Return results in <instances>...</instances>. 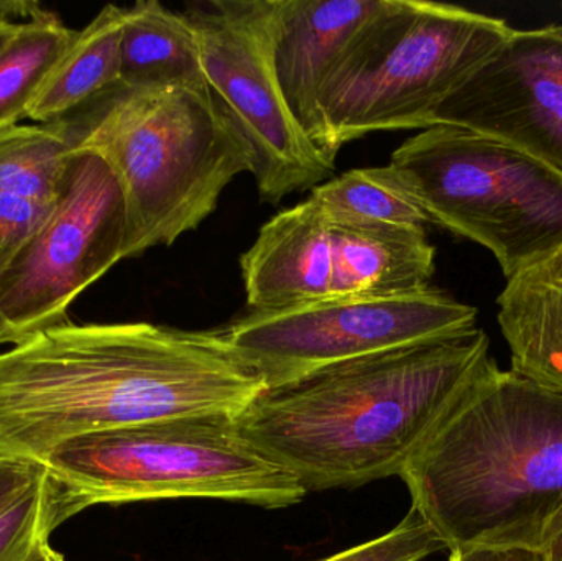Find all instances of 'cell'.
<instances>
[{
  "label": "cell",
  "mask_w": 562,
  "mask_h": 561,
  "mask_svg": "<svg viewBox=\"0 0 562 561\" xmlns=\"http://www.w3.org/2000/svg\"><path fill=\"white\" fill-rule=\"evenodd\" d=\"M329 221L330 300L402 295L429 287L436 250L425 226Z\"/></svg>",
  "instance_id": "5bb4252c"
},
{
  "label": "cell",
  "mask_w": 562,
  "mask_h": 561,
  "mask_svg": "<svg viewBox=\"0 0 562 561\" xmlns=\"http://www.w3.org/2000/svg\"><path fill=\"white\" fill-rule=\"evenodd\" d=\"M45 476V464L0 451V517L32 493Z\"/></svg>",
  "instance_id": "cb8c5ba5"
},
{
  "label": "cell",
  "mask_w": 562,
  "mask_h": 561,
  "mask_svg": "<svg viewBox=\"0 0 562 561\" xmlns=\"http://www.w3.org/2000/svg\"><path fill=\"white\" fill-rule=\"evenodd\" d=\"M449 561H543L540 550L475 549L451 552Z\"/></svg>",
  "instance_id": "d4e9b609"
},
{
  "label": "cell",
  "mask_w": 562,
  "mask_h": 561,
  "mask_svg": "<svg viewBox=\"0 0 562 561\" xmlns=\"http://www.w3.org/2000/svg\"><path fill=\"white\" fill-rule=\"evenodd\" d=\"M497 303L512 371L562 392V250L507 280Z\"/></svg>",
  "instance_id": "9a60e30c"
},
{
  "label": "cell",
  "mask_w": 562,
  "mask_h": 561,
  "mask_svg": "<svg viewBox=\"0 0 562 561\" xmlns=\"http://www.w3.org/2000/svg\"><path fill=\"white\" fill-rule=\"evenodd\" d=\"M200 40L187 13L157 0L124 9L121 88L127 91L204 85Z\"/></svg>",
  "instance_id": "2e32d148"
},
{
  "label": "cell",
  "mask_w": 562,
  "mask_h": 561,
  "mask_svg": "<svg viewBox=\"0 0 562 561\" xmlns=\"http://www.w3.org/2000/svg\"><path fill=\"white\" fill-rule=\"evenodd\" d=\"M442 549L438 534L412 507L390 532L316 561H423Z\"/></svg>",
  "instance_id": "44dd1931"
},
{
  "label": "cell",
  "mask_w": 562,
  "mask_h": 561,
  "mask_svg": "<svg viewBox=\"0 0 562 561\" xmlns=\"http://www.w3.org/2000/svg\"><path fill=\"white\" fill-rule=\"evenodd\" d=\"M200 40L211 94L252 152L260 198L280 203L336 170L297 124L277 76L280 0H213L187 12Z\"/></svg>",
  "instance_id": "ba28073f"
},
{
  "label": "cell",
  "mask_w": 562,
  "mask_h": 561,
  "mask_svg": "<svg viewBox=\"0 0 562 561\" xmlns=\"http://www.w3.org/2000/svg\"><path fill=\"white\" fill-rule=\"evenodd\" d=\"M76 148L101 155L127 207L125 259L171 246L216 211L223 191L252 173V152L206 82L117 89L66 117Z\"/></svg>",
  "instance_id": "277c9868"
},
{
  "label": "cell",
  "mask_w": 562,
  "mask_h": 561,
  "mask_svg": "<svg viewBox=\"0 0 562 561\" xmlns=\"http://www.w3.org/2000/svg\"><path fill=\"white\" fill-rule=\"evenodd\" d=\"M52 529L98 504L157 500L296 506L306 490L263 457L231 415H198L79 435L43 460Z\"/></svg>",
  "instance_id": "5b68a950"
},
{
  "label": "cell",
  "mask_w": 562,
  "mask_h": 561,
  "mask_svg": "<svg viewBox=\"0 0 562 561\" xmlns=\"http://www.w3.org/2000/svg\"><path fill=\"white\" fill-rule=\"evenodd\" d=\"M45 481L46 476L0 517V561H26L35 547L52 536Z\"/></svg>",
  "instance_id": "7402d4cb"
},
{
  "label": "cell",
  "mask_w": 562,
  "mask_h": 561,
  "mask_svg": "<svg viewBox=\"0 0 562 561\" xmlns=\"http://www.w3.org/2000/svg\"><path fill=\"white\" fill-rule=\"evenodd\" d=\"M543 561H562V526L541 549Z\"/></svg>",
  "instance_id": "4316f807"
},
{
  "label": "cell",
  "mask_w": 562,
  "mask_h": 561,
  "mask_svg": "<svg viewBox=\"0 0 562 561\" xmlns=\"http://www.w3.org/2000/svg\"><path fill=\"white\" fill-rule=\"evenodd\" d=\"M26 561H65V559L49 547L48 540H43L42 543L35 547L32 556Z\"/></svg>",
  "instance_id": "83f0119b"
},
{
  "label": "cell",
  "mask_w": 562,
  "mask_h": 561,
  "mask_svg": "<svg viewBox=\"0 0 562 561\" xmlns=\"http://www.w3.org/2000/svg\"><path fill=\"white\" fill-rule=\"evenodd\" d=\"M240 270L252 312L327 302L333 290L330 221L310 198L281 211L240 257Z\"/></svg>",
  "instance_id": "4fadbf2b"
},
{
  "label": "cell",
  "mask_w": 562,
  "mask_h": 561,
  "mask_svg": "<svg viewBox=\"0 0 562 561\" xmlns=\"http://www.w3.org/2000/svg\"><path fill=\"white\" fill-rule=\"evenodd\" d=\"M122 29L124 9L111 3L76 33L30 105L26 119L36 124L63 121L121 89Z\"/></svg>",
  "instance_id": "e0dca14e"
},
{
  "label": "cell",
  "mask_w": 562,
  "mask_h": 561,
  "mask_svg": "<svg viewBox=\"0 0 562 561\" xmlns=\"http://www.w3.org/2000/svg\"><path fill=\"white\" fill-rule=\"evenodd\" d=\"M76 147L66 119L0 132V194L55 203Z\"/></svg>",
  "instance_id": "d6986e66"
},
{
  "label": "cell",
  "mask_w": 562,
  "mask_h": 561,
  "mask_svg": "<svg viewBox=\"0 0 562 561\" xmlns=\"http://www.w3.org/2000/svg\"><path fill=\"white\" fill-rule=\"evenodd\" d=\"M43 7L30 0H0V22L20 23L35 15Z\"/></svg>",
  "instance_id": "484cf974"
},
{
  "label": "cell",
  "mask_w": 562,
  "mask_h": 561,
  "mask_svg": "<svg viewBox=\"0 0 562 561\" xmlns=\"http://www.w3.org/2000/svg\"><path fill=\"white\" fill-rule=\"evenodd\" d=\"M492 362L491 339L475 328L266 389L237 425L306 493L353 490L402 478Z\"/></svg>",
  "instance_id": "7a4b0ae2"
},
{
  "label": "cell",
  "mask_w": 562,
  "mask_h": 561,
  "mask_svg": "<svg viewBox=\"0 0 562 561\" xmlns=\"http://www.w3.org/2000/svg\"><path fill=\"white\" fill-rule=\"evenodd\" d=\"M386 5L389 0H280L277 76L291 114L324 154L321 92Z\"/></svg>",
  "instance_id": "7c38bea8"
},
{
  "label": "cell",
  "mask_w": 562,
  "mask_h": 561,
  "mask_svg": "<svg viewBox=\"0 0 562 561\" xmlns=\"http://www.w3.org/2000/svg\"><path fill=\"white\" fill-rule=\"evenodd\" d=\"M432 125L487 135L562 173V25L514 29Z\"/></svg>",
  "instance_id": "8fae6325"
},
{
  "label": "cell",
  "mask_w": 562,
  "mask_h": 561,
  "mask_svg": "<svg viewBox=\"0 0 562 561\" xmlns=\"http://www.w3.org/2000/svg\"><path fill=\"white\" fill-rule=\"evenodd\" d=\"M477 310L441 290L342 299L250 312L221 329L226 345L267 389L380 352L475 329Z\"/></svg>",
  "instance_id": "9c48e42d"
},
{
  "label": "cell",
  "mask_w": 562,
  "mask_h": 561,
  "mask_svg": "<svg viewBox=\"0 0 562 561\" xmlns=\"http://www.w3.org/2000/svg\"><path fill=\"white\" fill-rule=\"evenodd\" d=\"M76 33L45 9L19 23L12 38L0 49V132L15 127L20 119L26 117Z\"/></svg>",
  "instance_id": "ac0fdd59"
},
{
  "label": "cell",
  "mask_w": 562,
  "mask_h": 561,
  "mask_svg": "<svg viewBox=\"0 0 562 561\" xmlns=\"http://www.w3.org/2000/svg\"><path fill=\"white\" fill-rule=\"evenodd\" d=\"M267 384L221 332L65 322L0 355V451L43 463L79 435L239 417Z\"/></svg>",
  "instance_id": "6da1fadb"
},
{
  "label": "cell",
  "mask_w": 562,
  "mask_h": 561,
  "mask_svg": "<svg viewBox=\"0 0 562 561\" xmlns=\"http://www.w3.org/2000/svg\"><path fill=\"white\" fill-rule=\"evenodd\" d=\"M127 207L111 165L76 148L42 226L0 276V345L68 322L71 303L125 259Z\"/></svg>",
  "instance_id": "30bf717a"
},
{
  "label": "cell",
  "mask_w": 562,
  "mask_h": 561,
  "mask_svg": "<svg viewBox=\"0 0 562 561\" xmlns=\"http://www.w3.org/2000/svg\"><path fill=\"white\" fill-rule=\"evenodd\" d=\"M402 480L451 552H541L562 526V392L492 362Z\"/></svg>",
  "instance_id": "3957f363"
},
{
  "label": "cell",
  "mask_w": 562,
  "mask_h": 561,
  "mask_svg": "<svg viewBox=\"0 0 562 561\" xmlns=\"http://www.w3.org/2000/svg\"><path fill=\"white\" fill-rule=\"evenodd\" d=\"M16 26H19V23L0 22V49L7 45V42H9L10 38H12Z\"/></svg>",
  "instance_id": "f1b7e54d"
},
{
  "label": "cell",
  "mask_w": 562,
  "mask_h": 561,
  "mask_svg": "<svg viewBox=\"0 0 562 561\" xmlns=\"http://www.w3.org/2000/svg\"><path fill=\"white\" fill-rule=\"evenodd\" d=\"M53 204L0 194V276L52 213Z\"/></svg>",
  "instance_id": "603a6c76"
},
{
  "label": "cell",
  "mask_w": 562,
  "mask_h": 561,
  "mask_svg": "<svg viewBox=\"0 0 562 561\" xmlns=\"http://www.w3.org/2000/svg\"><path fill=\"white\" fill-rule=\"evenodd\" d=\"M514 32L505 20L428 0H389L321 92L324 150L373 132L425 131Z\"/></svg>",
  "instance_id": "8992f818"
},
{
  "label": "cell",
  "mask_w": 562,
  "mask_h": 561,
  "mask_svg": "<svg viewBox=\"0 0 562 561\" xmlns=\"http://www.w3.org/2000/svg\"><path fill=\"white\" fill-rule=\"evenodd\" d=\"M389 167L429 223L491 250L507 280L562 250V173L512 145L432 125Z\"/></svg>",
  "instance_id": "52a82bcc"
},
{
  "label": "cell",
  "mask_w": 562,
  "mask_h": 561,
  "mask_svg": "<svg viewBox=\"0 0 562 561\" xmlns=\"http://www.w3.org/2000/svg\"><path fill=\"white\" fill-rule=\"evenodd\" d=\"M310 200L329 220L340 223L398 226H425L429 223L389 165L346 171L313 188Z\"/></svg>",
  "instance_id": "ffe728a7"
}]
</instances>
